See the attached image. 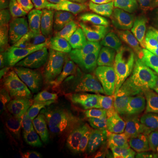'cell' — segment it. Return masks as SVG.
<instances>
[{"label":"cell","mask_w":158,"mask_h":158,"mask_svg":"<svg viewBox=\"0 0 158 158\" xmlns=\"http://www.w3.org/2000/svg\"><path fill=\"white\" fill-rule=\"evenodd\" d=\"M133 115L131 106L100 98L86 145L88 158H112L124 142Z\"/></svg>","instance_id":"6da1fadb"},{"label":"cell","mask_w":158,"mask_h":158,"mask_svg":"<svg viewBox=\"0 0 158 158\" xmlns=\"http://www.w3.org/2000/svg\"><path fill=\"white\" fill-rule=\"evenodd\" d=\"M97 89L98 83L92 82L85 87L53 96L37 95L25 91L9 105L12 127L19 133L28 132L63 106L90 93H95Z\"/></svg>","instance_id":"7a4b0ae2"},{"label":"cell","mask_w":158,"mask_h":158,"mask_svg":"<svg viewBox=\"0 0 158 158\" xmlns=\"http://www.w3.org/2000/svg\"><path fill=\"white\" fill-rule=\"evenodd\" d=\"M98 112L94 93L69 103L34 126L33 133H43L64 138L76 137L92 127Z\"/></svg>","instance_id":"3957f363"},{"label":"cell","mask_w":158,"mask_h":158,"mask_svg":"<svg viewBox=\"0 0 158 158\" xmlns=\"http://www.w3.org/2000/svg\"><path fill=\"white\" fill-rule=\"evenodd\" d=\"M58 58L56 44L51 36L27 35L18 48V71L20 85L28 89L56 64Z\"/></svg>","instance_id":"277c9868"},{"label":"cell","mask_w":158,"mask_h":158,"mask_svg":"<svg viewBox=\"0 0 158 158\" xmlns=\"http://www.w3.org/2000/svg\"><path fill=\"white\" fill-rule=\"evenodd\" d=\"M81 56L84 68L90 74L103 69L107 59V38L109 24L98 18L85 19Z\"/></svg>","instance_id":"5b68a950"},{"label":"cell","mask_w":158,"mask_h":158,"mask_svg":"<svg viewBox=\"0 0 158 158\" xmlns=\"http://www.w3.org/2000/svg\"><path fill=\"white\" fill-rule=\"evenodd\" d=\"M148 33L146 27L135 23L113 20L109 24L107 60L112 65L121 61L128 53L144 40Z\"/></svg>","instance_id":"8992f818"},{"label":"cell","mask_w":158,"mask_h":158,"mask_svg":"<svg viewBox=\"0 0 158 158\" xmlns=\"http://www.w3.org/2000/svg\"><path fill=\"white\" fill-rule=\"evenodd\" d=\"M85 25V20L70 17L59 23L55 31L59 60L69 67L83 66L81 49Z\"/></svg>","instance_id":"52a82bcc"},{"label":"cell","mask_w":158,"mask_h":158,"mask_svg":"<svg viewBox=\"0 0 158 158\" xmlns=\"http://www.w3.org/2000/svg\"><path fill=\"white\" fill-rule=\"evenodd\" d=\"M97 92L102 98L131 106H140L143 101V94L137 82L113 71L102 76L98 82Z\"/></svg>","instance_id":"ba28073f"},{"label":"cell","mask_w":158,"mask_h":158,"mask_svg":"<svg viewBox=\"0 0 158 158\" xmlns=\"http://www.w3.org/2000/svg\"><path fill=\"white\" fill-rule=\"evenodd\" d=\"M121 20L139 24L148 29L158 27V6L137 0H127L116 7L100 6L98 19Z\"/></svg>","instance_id":"9c48e42d"},{"label":"cell","mask_w":158,"mask_h":158,"mask_svg":"<svg viewBox=\"0 0 158 158\" xmlns=\"http://www.w3.org/2000/svg\"><path fill=\"white\" fill-rule=\"evenodd\" d=\"M27 140L41 158H86L78 142L64 137L34 133Z\"/></svg>","instance_id":"30bf717a"},{"label":"cell","mask_w":158,"mask_h":158,"mask_svg":"<svg viewBox=\"0 0 158 158\" xmlns=\"http://www.w3.org/2000/svg\"><path fill=\"white\" fill-rule=\"evenodd\" d=\"M149 127L142 118L138 119L133 115L124 142L112 158H133L139 152L151 148L154 141Z\"/></svg>","instance_id":"8fae6325"},{"label":"cell","mask_w":158,"mask_h":158,"mask_svg":"<svg viewBox=\"0 0 158 158\" xmlns=\"http://www.w3.org/2000/svg\"><path fill=\"white\" fill-rule=\"evenodd\" d=\"M155 56V49L152 46L148 40H144L121 61L112 65L110 71L125 75L137 82Z\"/></svg>","instance_id":"7c38bea8"},{"label":"cell","mask_w":158,"mask_h":158,"mask_svg":"<svg viewBox=\"0 0 158 158\" xmlns=\"http://www.w3.org/2000/svg\"><path fill=\"white\" fill-rule=\"evenodd\" d=\"M17 14L23 34L26 35L46 34L55 27L36 6L34 0H19Z\"/></svg>","instance_id":"4fadbf2b"},{"label":"cell","mask_w":158,"mask_h":158,"mask_svg":"<svg viewBox=\"0 0 158 158\" xmlns=\"http://www.w3.org/2000/svg\"><path fill=\"white\" fill-rule=\"evenodd\" d=\"M0 93L1 102L6 103L16 89L18 71V50L0 52Z\"/></svg>","instance_id":"5bb4252c"},{"label":"cell","mask_w":158,"mask_h":158,"mask_svg":"<svg viewBox=\"0 0 158 158\" xmlns=\"http://www.w3.org/2000/svg\"><path fill=\"white\" fill-rule=\"evenodd\" d=\"M22 28L19 21L14 18L1 20L0 50H18L22 40Z\"/></svg>","instance_id":"9a60e30c"},{"label":"cell","mask_w":158,"mask_h":158,"mask_svg":"<svg viewBox=\"0 0 158 158\" xmlns=\"http://www.w3.org/2000/svg\"><path fill=\"white\" fill-rule=\"evenodd\" d=\"M137 85L146 98H158V55L144 69Z\"/></svg>","instance_id":"2e32d148"},{"label":"cell","mask_w":158,"mask_h":158,"mask_svg":"<svg viewBox=\"0 0 158 158\" xmlns=\"http://www.w3.org/2000/svg\"><path fill=\"white\" fill-rule=\"evenodd\" d=\"M69 14L74 19L98 18V11L101 5L96 0H63Z\"/></svg>","instance_id":"e0dca14e"},{"label":"cell","mask_w":158,"mask_h":158,"mask_svg":"<svg viewBox=\"0 0 158 158\" xmlns=\"http://www.w3.org/2000/svg\"><path fill=\"white\" fill-rule=\"evenodd\" d=\"M34 2L54 26L62 21L68 13L63 0H34Z\"/></svg>","instance_id":"ac0fdd59"},{"label":"cell","mask_w":158,"mask_h":158,"mask_svg":"<svg viewBox=\"0 0 158 158\" xmlns=\"http://www.w3.org/2000/svg\"><path fill=\"white\" fill-rule=\"evenodd\" d=\"M6 158H41L28 140L22 141L9 152Z\"/></svg>","instance_id":"d6986e66"},{"label":"cell","mask_w":158,"mask_h":158,"mask_svg":"<svg viewBox=\"0 0 158 158\" xmlns=\"http://www.w3.org/2000/svg\"><path fill=\"white\" fill-rule=\"evenodd\" d=\"M138 113L142 118L148 115L158 114V98H148L138 106Z\"/></svg>","instance_id":"ffe728a7"},{"label":"cell","mask_w":158,"mask_h":158,"mask_svg":"<svg viewBox=\"0 0 158 158\" xmlns=\"http://www.w3.org/2000/svg\"><path fill=\"white\" fill-rule=\"evenodd\" d=\"M11 125L12 126V121H11V116L9 106H2L1 113H0V133H1V137L7 135Z\"/></svg>","instance_id":"44dd1931"},{"label":"cell","mask_w":158,"mask_h":158,"mask_svg":"<svg viewBox=\"0 0 158 158\" xmlns=\"http://www.w3.org/2000/svg\"><path fill=\"white\" fill-rule=\"evenodd\" d=\"M19 2L16 0H1V20L18 13Z\"/></svg>","instance_id":"7402d4cb"},{"label":"cell","mask_w":158,"mask_h":158,"mask_svg":"<svg viewBox=\"0 0 158 158\" xmlns=\"http://www.w3.org/2000/svg\"><path fill=\"white\" fill-rule=\"evenodd\" d=\"M19 139V135H16V134H12V135H9L2 137L1 143H0L1 157H3L6 153L10 152L11 149L15 147Z\"/></svg>","instance_id":"603a6c76"},{"label":"cell","mask_w":158,"mask_h":158,"mask_svg":"<svg viewBox=\"0 0 158 158\" xmlns=\"http://www.w3.org/2000/svg\"><path fill=\"white\" fill-rule=\"evenodd\" d=\"M142 119L146 121L150 127H154L155 129L158 131V114H153V115H148L142 117Z\"/></svg>","instance_id":"cb8c5ba5"},{"label":"cell","mask_w":158,"mask_h":158,"mask_svg":"<svg viewBox=\"0 0 158 158\" xmlns=\"http://www.w3.org/2000/svg\"><path fill=\"white\" fill-rule=\"evenodd\" d=\"M96 1L101 6H107V7H116L127 0H96Z\"/></svg>","instance_id":"d4e9b609"},{"label":"cell","mask_w":158,"mask_h":158,"mask_svg":"<svg viewBox=\"0 0 158 158\" xmlns=\"http://www.w3.org/2000/svg\"><path fill=\"white\" fill-rule=\"evenodd\" d=\"M147 150H145V152H144V150L141 151L140 154L135 155L133 158H158V151L149 153Z\"/></svg>","instance_id":"484cf974"},{"label":"cell","mask_w":158,"mask_h":158,"mask_svg":"<svg viewBox=\"0 0 158 158\" xmlns=\"http://www.w3.org/2000/svg\"><path fill=\"white\" fill-rule=\"evenodd\" d=\"M140 2H143L146 4H151V5H155V6H158V0H137Z\"/></svg>","instance_id":"4316f807"}]
</instances>
